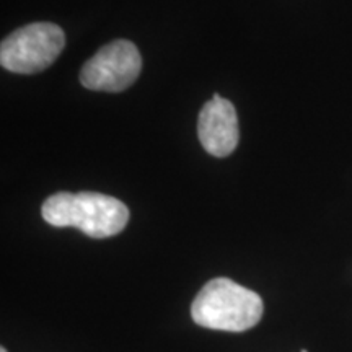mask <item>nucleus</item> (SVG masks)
<instances>
[{"instance_id":"20e7f679","label":"nucleus","mask_w":352,"mask_h":352,"mask_svg":"<svg viewBox=\"0 0 352 352\" xmlns=\"http://www.w3.org/2000/svg\"><path fill=\"white\" fill-rule=\"evenodd\" d=\"M142 59L134 43L116 39L107 44L83 64L80 82L88 90L122 91L138 80Z\"/></svg>"},{"instance_id":"423d86ee","label":"nucleus","mask_w":352,"mask_h":352,"mask_svg":"<svg viewBox=\"0 0 352 352\" xmlns=\"http://www.w3.org/2000/svg\"><path fill=\"white\" fill-rule=\"evenodd\" d=\"M0 352H7L6 347H0Z\"/></svg>"},{"instance_id":"f257e3e1","label":"nucleus","mask_w":352,"mask_h":352,"mask_svg":"<svg viewBox=\"0 0 352 352\" xmlns=\"http://www.w3.org/2000/svg\"><path fill=\"white\" fill-rule=\"evenodd\" d=\"M43 219L54 227H76L91 239H108L124 230L129 209L101 192H57L44 201Z\"/></svg>"},{"instance_id":"39448f33","label":"nucleus","mask_w":352,"mask_h":352,"mask_svg":"<svg viewBox=\"0 0 352 352\" xmlns=\"http://www.w3.org/2000/svg\"><path fill=\"white\" fill-rule=\"evenodd\" d=\"M197 135L206 152L214 157H227L239 145V116L232 101L214 95L204 104L197 121Z\"/></svg>"},{"instance_id":"7ed1b4c3","label":"nucleus","mask_w":352,"mask_h":352,"mask_svg":"<svg viewBox=\"0 0 352 352\" xmlns=\"http://www.w3.org/2000/svg\"><path fill=\"white\" fill-rule=\"evenodd\" d=\"M65 46L60 26L50 21L30 23L8 34L0 46V64L15 74H38L59 57Z\"/></svg>"},{"instance_id":"f03ea898","label":"nucleus","mask_w":352,"mask_h":352,"mask_svg":"<svg viewBox=\"0 0 352 352\" xmlns=\"http://www.w3.org/2000/svg\"><path fill=\"white\" fill-rule=\"evenodd\" d=\"M264 311L261 297L227 277L209 280L191 305L196 324L220 331L241 333L259 323Z\"/></svg>"}]
</instances>
